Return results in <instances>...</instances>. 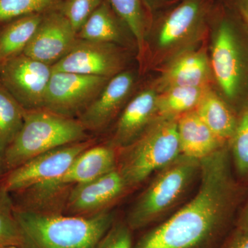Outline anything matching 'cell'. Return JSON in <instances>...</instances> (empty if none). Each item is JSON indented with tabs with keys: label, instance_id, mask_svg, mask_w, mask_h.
<instances>
[{
	"label": "cell",
	"instance_id": "20",
	"mask_svg": "<svg viewBox=\"0 0 248 248\" xmlns=\"http://www.w3.org/2000/svg\"><path fill=\"white\" fill-rule=\"evenodd\" d=\"M195 110L218 138L228 143L237 125L238 114L221 94L209 88Z\"/></svg>",
	"mask_w": 248,
	"mask_h": 248
},
{
	"label": "cell",
	"instance_id": "30",
	"mask_svg": "<svg viewBox=\"0 0 248 248\" xmlns=\"http://www.w3.org/2000/svg\"><path fill=\"white\" fill-rule=\"evenodd\" d=\"M218 248H248V232L235 227L221 241Z\"/></svg>",
	"mask_w": 248,
	"mask_h": 248
},
{
	"label": "cell",
	"instance_id": "9",
	"mask_svg": "<svg viewBox=\"0 0 248 248\" xmlns=\"http://www.w3.org/2000/svg\"><path fill=\"white\" fill-rule=\"evenodd\" d=\"M93 138L70 143L42 153L4 174L0 186L15 194L60 177L72 163L90 147Z\"/></svg>",
	"mask_w": 248,
	"mask_h": 248
},
{
	"label": "cell",
	"instance_id": "6",
	"mask_svg": "<svg viewBox=\"0 0 248 248\" xmlns=\"http://www.w3.org/2000/svg\"><path fill=\"white\" fill-rule=\"evenodd\" d=\"M115 148L111 145H93L81 153L60 177L15 193L16 208L52 212L63 204L75 186L89 182L117 168Z\"/></svg>",
	"mask_w": 248,
	"mask_h": 248
},
{
	"label": "cell",
	"instance_id": "24",
	"mask_svg": "<svg viewBox=\"0 0 248 248\" xmlns=\"http://www.w3.org/2000/svg\"><path fill=\"white\" fill-rule=\"evenodd\" d=\"M25 109L0 84V156L11 144L22 128Z\"/></svg>",
	"mask_w": 248,
	"mask_h": 248
},
{
	"label": "cell",
	"instance_id": "32",
	"mask_svg": "<svg viewBox=\"0 0 248 248\" xmlns=\"http://www.w3.org/2000/svg\"><path fill=\"white\" fill-rule=\"evenodd\" d=\"M235 227L241 231L248 232V200L236 218Z\"/></svg>",
	"mask_w": 248,
	"mask_h": 248
},
{
	"label": "cell",
	"instance_id": "14",
	"mask_svg": "<svg viewBox=\"0 0 248 248\" xmlns=\"http://www.w3.org/2000/svg\"><path fill=\"white\" fill-rule=\"evenodd\" d=\"M128 189L117 168L101 177L73 187L63 206L65 215L88 217L101 213L107 210Z\"/></svg>",
	"mask_w": 248,
	"mask_h": 248
},
{
	"label": "cell",
	"instance_id": "21",
	"mask_svg": "<svg viewBox=\"0 0 248 248\" xmlns=\"http://www.w3.org/2000/svg\"><path fill=\"white\" fill-rule=\"evenodd\" d=\"M45 14L28 15L0 24V66L24 52Z\"/></svg>",
	"mask_w": 248,
	"mask_h": 248
},
{
	"label": "cell",
	"instance_id": "10",
	"mask_svg": "<svg viewBox=\"0 0 248 248\" xmlns=\"http://www.w3.org/2000/svg\"><path fill=\"white\" fill-rule=\"evenodd\" d=\"M110 79L53 71L46 91L42 108L63 117L78 119Z\"/></svg>",
	"mask_w": 248,
	"mask_h": 248
},
{
	"label": "cell",
	"instance_id": "11",
	"mask_svg": "<svg viewBox=\"0 0 248 248\" xmlns=\"http://www.w3.org/2000/svg\"><path fill=\"white\" fill-rule=\"evenodd\" d=\"M52 66L24 53L0 66V84L27 110L42 108Z\"/></svg>",
	"mask_w": 248,
	"mask_h": 248
},
{
	"label": "cell",
	"instance_id": "29",
	"mask_svg": "<svg viewBox=\"0 0 248 248\" xmlns=\"http://www.w3.org/2000/svg\"><path fill=\"white\" fill-rule=\"evenodd\" d=\"M132 230L124 222H114L96 248H132Z\"/></svg>",
	"mask_w": 248,
	"mask_h": 248
},
{
	"label": "cell",
	"instance_id": "1",
	"mask_svg": "<svg viewBox=\"0 0 248 248\" xmlns=\"http://www.w3.org/2000/svg\"><path fill=\"white\" fill-rule=\"evenodd\" d=\"M200 177L192 200L132 248H210L226 238L246 192L233 172L228 143L201 160Z\"/></svg>",
	"mask_w": 248,
	"mask_h": 248
},
{
	"label": "cell",
	"instance_id": "33",
	"mask_svg": "<svg viewBox=\"0 0 248 248\" xmlns=\"http://www.w3.org/2000/svg\"><path fill=\"white\" fill-rule=\"evenodd\" d=\"M148 4L149 5L151 9L154 6H159L161 5H166L167 4H170L175 0H146Z\"/></svg>",
	"mask_w": 248,
	"mask_h": 248
},
{
	"label": "cell",
	"instance_id": "17",
	"mask_svg": "<svg viewBox=\"0 0 248 248\" xmlns=\"http://www.w3.org/2000/svg\"><path fill=\"white\" fill-rule=\"evenodd\" d=\"M157 97L158 93L153 86L131 97L117 120L111 146L125 149L141 137L157 117Z\"/></svg>",
	"mask_w": 248,
	"mask_h": 248
},
{
	"label": "cell",
	"instance_id": "12",
	"mask_svg": "<svg viewBox=\"0 0 248 248\" xmlns=\"http://www.w3.org/2000/svg\"><path fill=\"white\" fill-rule=\"evenodd\" d=\"M127 49L105 42L78 39L53 71L111 78L127 69Z\"/></svg>",
	"mask_w": 248,
	"mask_h": 248
},
{
	"label": "cell",
	"instance_id": "26",
	"mask_svg": "<svg viewBox=\"0 0 248 248\" xmlns=\"http://www.w3.org/2000/svg\"><path fill=\"white\" fill-rule=\"evenodd\" d=\"M62 0H0V24L16 18L45 14L58 7Z\"/></svg>",
	"mask_w": 248,
	"mask_h": 248
},
{
	"label": "cell",
	"instance_id": "23",
	"mask_svg": "<svg viewBox=\"0 0 248 248\" xmlns=\"http://www.w3.org/2000/svg\"><path fill=\"white\" fill-rule=\"evenodd\" d=\"M210 87H176L158 93V117L178 118L195 110L204 93Z\"/></svg>",
	"mask_w": 248,
	"mask_h": 248
},
{
	"label": "cell",
	"instance_id": "27",
	"mask_svg": "<svg viewBox=\"0 0 248 248\" xmlns=\"http://www.w3.org/2000/svg\"><path fill=\"white\" fill-rule=\"evenodd\" d=\"M19 232L12 194L0 186V247L19 246Z\"/></svg>",
	"mask_w": 248,
	"mask_h": 248
},
{
	"label": "cell",
	"instance_id": "34",
	"mask_svg": "<svg viewBox=\"0 0 248 248\" xmlns=\"http://www.w3.org/2000/svg\"><path fill=\"white\" fill-rule=\"evenodd\" d=\"M4 169H3V160L2 158L0 156V180H1V178H2L3 176H4Z\"/></svg>",
	"mask_w": 248,
	"mask_h": 248
},
{
	"label": "cell",
	"instance_id": "13",
	"mask_svg": "<svg viewBox=\"0 0 248 248\" xmlns=\"http://www.w3.org/2000/svg\"><path fill=\"white\" fill-rule=\"evenodd\" d=\"M138 75L126 69L111 78L89 107L78 117L87 131L104 130L122 112L138 84Z\"/></svg>",
	"mask_w": 248,
	"mask_h": 248
},
{
	"label": "cell",
	"instance_id": "5",
	"mask_svg": "<svg viewBox=\"0 0 248 248\" xmlns=\"http://www.w3.org/2000/svg\"><path fill=\"white\" fill-rule=\"evenodd\" d=\"M89 139L78 119L44 108L26 110L22 128L3 156L4 174L46 152Z\"/></svg>",
	"mask_w": 248,
	"mask_h": 248
},
{
	"label": "cell",
	"instance_id": "8",
	"mask_svg": "<svg viewBox=\"0 0 248 248\" xmlns=\"http://www.w3.org/2000/svg\"><path fill=\"white\" fill-rule=\"evenodd\" d=\"M200 172V161L182 154L160 170L129 212V228L141 229L164 217L182 200Z\"/></svg>",
	"mask_w": 248,
	"mask_h": 248
},
{
	"label": "cell",
	"instance_id": "3",
	"mask_svg": "<svg viewBox=\"0 0 248 248\" xmlns=\"http://www.w3.org/2000/svg\"><path fill=\"white\" fill-rule=\"evenodd\" d=\"M15 215L19 248H96L115 221L108 210L79 217L15 207Z\"/></svg>",
	"mask_w": 248,
	"mask_h": 248
},
{
	"label": "cell",
	"instance_id": "16",
	"mask_svg": "<svg viewBox=\"0 0 248 248\" xmlns=\"http://www.w3.org/2000/svg\"><path fill=\"white\" fill-rule=\"evenodd\" d=\"M213 79L206 50L192 48L166 63L153 88L160 93L176 87H210Z\"/></svg>",
	"mask_w": 248,
	"mask_h": 248
},
{
	"label": "cell",
	"instance_id": "4",
	"mask_svg": "<svg viewBox=\"0 0 248 248\" xmlns=\"http://www.w3.org/2000/svg\"><path fill=\"white\" fill-rule=\"evenodd\" d=\"M213 0H182L152 25L146 38V55L154 66L167 63L195 48L205 35L215 5ZM145 55V60H146Z\"/></svg>",
	"mask_w": 248,
	"mask_h": 248
},
{
	"label": "cell",
	"instance_id": "15",
	"mask_svg": "<svg viewBox=\"0 0 248 248\" xmlns=\"http://www.w3.org/2000/svg\"><path fill=\"white\" fill-rule=\"evenodd\" d=\"M78 32L58 8L45 13L23 53L50 66L65 56L78 40Z\"/></svg>",
	"mask_w": 248,
	"mask_h": 248
},
{
	"label": "cell",
	"instance_id": "2",
	"mask_svg": "<svg viewBox=\"0 0 248 248\" xmlns=\"http://www.w3.org/2000/svg\"><path fill=\"white\" fill-rule=\"evenodd\" d=\"M210 21L214 80L239 115L248 105V27L232 4L215 6Z\"/></svg>",
	"mask_w": 248,
	"mask_h": 248
},
{
	"label": "cell",
	"instance_id": "7",
	"mask_svg": "<svg viewBox=\"0 0 248 248\" xmlns=\"http://www.w3.org/2000/svg\"><path fill=\"white\" fill-rule=\"evenodd\" d=\"M123 151L117 169L131 188L181 155L177 118L157 116L141 137Z\"/></svg>",
	"mask_w": 248,
	"mask_h": 248
},
{
	"label": "cell",
	"instance_id": "22",
	"mask_svg": "<svg viewBox=\"0 0 248 248\" xmlns=\"http://www.w3.org/2000/svg\"><path fill=\"white\" fill-rule=\"evenodd\" d=\"M116 14L131 31L138 46V57L144 63L146 38L151 29V9L146 0H108Z\"/></svg>",
	"mask_w": 248,
	"mask_h": 248
},
{
	"label": "cell",
	"instance_id": "18",
	"mask_svg": "<svg viewBox=\"0 0 248 248\" xmlns=\"http://www.w3.org/2000/svg\"><path fill=\"white\" fill-rule=\"evenodd\" d=\"M81 40L105 42L127 49H136V41L126 24L117 14L108 0H104L78 32Z\"/></svg>",
	"mask_w": 248,
	"mask_h": 248
},
{
	"label": "cell",
	"instance_id": "19",
	"mask_svg": "<svg viewBox=\"0 0 248 248\" xmlns=\"http://www.w3.org/2000/svg\"><path fill=\"white\" fill-rule=\"evenodd\" d=\"M177 133L181 154L198 161L208 157L228 143L218 138L195 110L178 117Z\"/></svg>",
	"mask_w": 248,
	"mask_h": 248
},
{
	"label": "cell",
	"instance_id": "31",
	"mask_svg": "<svg viewBox=\"0 0 248 248\" xmlns=\"http://www.w3.org/2000/svg\"><path fill=\"white\" fill-rule=\"evenodd\" d=\"M232 6L248 27V0H231Z\"/></svg>",
	"mask_w": 248,
	"mask_h": 248
},
{
	"label": "cell",
	"instance_id": "25",
	"mask_svg": "<svg viewBox=\"0 0 248 248\" xmlns=\"http://www.w3.org/2000/svg\"><path fill=\"white\" fill-rule=\"evenodd\" d=\"M228 146L238 179L248 184V105L238 115L237 125Z\"/></svg>",
	"mask_w": 248,
	"mask_h": 248
},
{
	"label": "cell",
	"instance_id": "28",
	"mask_svg": "<svg viewBox=\"0 0 248 248\" xmlns=\"http://www.w3.org/2000/svg\"><path fill=\"white\" fill-rule=\"evenodd\" d=\"M104 0H62L58 9L69 21L77 32Z\"/></svg>",
	"mask_w": 248,
	"mask_h": 248
},
{
	"label": "cell",
	"instance_id": "35",
	"mask_svg": "<svg viewBox=\"0 0 248 248\" xmlns=\"http://www.w3.org/2000/svg\"><path fill=\"white\" fill-rule=\"evenodd\" d=\"M0 248H19L16 246H4V247H0Z\"/></svg>",
	"mask_w": 248,
	"mask_h": 248
}]
</instances>
